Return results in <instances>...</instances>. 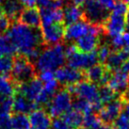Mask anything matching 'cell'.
Returning a JSON list of instances; mask_svg holds the SVG:
<instances>
[{
	"label": "cell",
	"mask_w": 129,
	"mask_h": 129,
	"mask_svg": "<svg viewBox=\"0 0 129 129\" xmlns=\"http://www.w3.org/2000/svg\"><path fill=\"white\" fill-rule=\"evenodd\" d=\"M65 29L61 24H53V25H43L41 30V35L43 42L46 44L55 45L60 43L64 38Z\"/></svg>",
	"instance_id": "11"
},
{
	"label": "cell",
	"mask_w": 129,
	"mask_h": 129,
	"mask_svg": "<svg viewBox=\"0 0 129 129\" xmlns=\"http://www.w3.org/2000/svg\"><path fill=\"white\" fill-rule=\"evenodd\" d=\"M19 94L31 101L36 106L47 104L50 99V96L44 90L43 83L40 79L35 78L25 83H22L19 88Z\"/></svg>",
	"instance_id": "5"
},
{
	"label": "cell",
	"mask_w": 129,
	"mask_h": 129,
	"mask_svg": "<svg viewBox=\"0 0 129 129\" xmlns=\"http://www.w3.org/2000/svg\"><path fill=\"white\" fill-rule=\"evenodd\" d=\"M56 79V75L53 71H43L40 72V80L43 83L50 82L52 80Z\"/></svg>",
	"instance_id": "39"
},
{
	"label": "cell",
	"mask_w": 129,
	"mask_h": 129,
	"mask_svg": "<svg viewBox=\"0 0 129 129\" xmlns=\"http://www.w3.org/2000/svg\"><path fill=\"white\" fill-rule=\"evenodd\" d=\"M5 1H8V0H0V3H1V2H3V3H4Z\"/></svg>",
	"instance_id": "50"
},
{
	"label": "cell",
	"mask_w": 129,
	"mask_h": 129,
	"mask_svg": "<svg viewBox=\"0 0 129 129\" xmlns=\"http://www.w3.org/2000/svg\"><path fill=\"white\" fill-rule=\"evenodd\" d=\"M65 54L69 66L78 71L88 70L91 66L97 64L98 61L96 51L91 53H83L78 51L74 44H70L65 47Z\"/></svg>",
	"instance_id": "3"
},
{
	"label": "cell",
	"mask_w": 129,
	"mask_h": 129,
	"mask_svg": "<svg viewBox=\"0 0 129 129\" xmlns=\"http://www.w3.org/2000/svg\"><path fill=\"white\" fill-rule=\"evenodd\" d=\"M73 106L72 94L69 90H60L55 93L48 103V113L52 117H59L71 110Z\"/></svg>",
	"instance_id": "6"
},
{
	"label": "cell",
	"mask_w": 129,
	"mask_h": 129,
	"mask_svg": "<svg viewBox=\"0 0 129 129\" xmlns=\"http://www.w3.org/2000/svg\"><path fill=\"white\" fill-rule=\"evenodd\" d=\"M73 107H74V109L77 110L78 112H80L81 114L83 115H88L92 113V111L94 110V108L90 103H88L86 101L83 100H77L75 101V103L73 104Z\"/></svg>",
	"instance_id": "30"
},
{
	"label": "cell",
	"mask_w": 129,
	"mask_h": 129,
	"mask_svg": "<svg viewBox=\"0 0 129 129\" xmlns=\"http://www.w3.org/2000/svg\"><path fill=\"white\" fill-rule=\"evenodd\" d=\"M55 75L58 83L70 86L80 82L83 77L82 73L80 71L75 70L70 66H62L59 69H57L55 73Z\"/></svg>",
	"instance_id": "14"
},
{
	"label": "cell",
	"mask_w": 129,
	"mask_h": 129,
	"mask_svg": "<svg viewBox=\"0 0 129 129\" xmlns=\"http://www.w3.org/2000/svg\"><path fill=\"white\" fill-rule=\"evenodd\" d=\"M108 87L113 90L116 94L117 93L125 92L128 89L129 75L128 73L123 71L122 69H119L109 75V78L108 81Z\"/></svg>",
	"instance_id": "13"
},
{
	"label": "cell",
	"mask_w": 129,
	"mask_h": 129,
	"mask_svg": "<svg viewBox=\"0 0 129 129\" xmlns=\"http://www.w3.org/2000/svg\"><path fill=\"white\" fill-rule=\"evenodd\" d=\"M128 89H129V84H128Z\"/></svg>",
	"instance_id": "52"
},
{
	"label": "cell",
	"mask_w": 129,
	"mask_h": 129,
	"mask_svg": "<svg viewBox=\"0 0 129 129\" xmlns=\"http://www.w3.org/2000/svg\"><path fill=\"white\" fill-rule=\"evenodd\" d=\"M123 43H124V48L123 49H129V31L122 34Z\"/></svg>",
	"instance_id": "43"
},
{
	"label": "cell",
	"mask_w": 129,
	"mask_h": 129,
	"mask_svg": "<svg viewBox=\"0 0 129 129\" xmlns=\"http://www.w3.org/2000/svg\"><path fill=\"white\" fill-rule=\"evenodd\" d=\"M71 93H74L79 100L86 101L93 107L94 110H100L102 102L99 95V90L96 84L90 81H80L75 85L69 87Z\"/></svg>",
	"instance_id": "4"
},
{
	"label": "cell",
	"mask_w": 129,
	"mask_h": 129,
	"mask_svg": "<svg viewBox=\"0 0 129 129\" xmlns=\"http://www.w3.org/2000/svg\"><path fill=\"white\" fill-rule=\"evenodd\" d=\"M104 122H102L100 117L93 113L85 115L83 120V125L86 129H100Z\"/></svg>",
	"instance_id": "28"
},
{
	"label": "cell",
	"mask_w": 129,
	"mask_h": 129,
	"mask_svg": "<svg viewBox=\"0 0 129 129\" xmlns=\"http://www.w3.org/2000/svg\"><path fill=\"white\" fill-rule=\"evenodd\" d=\"M73 4L75 5H77V6H81V5H84V3L86 2V0H71Z\"/></svg>",
	"instance_id": "45"
},
{
	"label": "cell",
	"mask_w": 129,
	"mask_h": 129,
	"mask_svg": "<svg viewBox=\"0 0 129 129\" xmlns=\"http://www.w3.org/2000/svg\"><path fill=\"white\" fill-rule=\"evenodd\" d=\"M30 129H51L52 121L48 112L43 109H35L29 115Z\"/></svg>",
	"instance_id": "16"
},
{
	"label": "cell",
	"mask_w": 129,
	"mask_h": 129,
	"mask_svg": "<svg viewBox=\"0 0 129 129\" xmlns=\"http://www.w3.org/2000/svg\"><path fill=\"white\" fill-rule=\"evenodd\" d=\"M99 95H100V99L102 104H108L112 101H114L116 98V93L111 90L109 87H103L100 90H99Z\"/></svg>",
	"instance_id": "31"
},
{
	"label": "cell",
	"mask_w": 129,
	"mask_h": 129,
	"mask_svg": "<svg viewBox=\"0 0 129 129\" xmlns=\"http://www.w3.org/2000/svg\"><path fill=\"white\" fill-rule=\"evenodd\" d=\"M11 129H30L29 118L25 114H15L11 117Z\"/></svg>",
	"instance_id": "27"
},
{
	"label": "cell",
	"mask_w": 129,
	"mask_h": 129,
	"mask_svg": "<svg viewBox=\"0 0 129 129\" xmlns=\"http://www.w3.org/2000/svg\"><path fill=\"white\" fill-rule=\"evenodd\" d=\"M84 16L90 24L99 25L108 19V10H106L97 0H86L83 5Z\"/></svg>",
	"instance_id": "8"
},
{
	"label": "cell",
	"mask_w": 129,
	"mask_h": 129,
	"mask_svg": "<svg viewBox=\"0 0 129 129\" xmlns=\"http://www.w3.org/2000/svg\"><path fill=\"white\" fill-rule=\"evenodd\" d=\"M128 5H126L124 2L122 1H117L115 6L113 7V9L111 10L112 12H115V13H118V14H122V15H125L127 13V11H128Z\"/></svg>",
	"instance_id": "37"
},
{
	"label": "cell",
	"mask_w": 129,
	"mask_h": 129,
	"mask_svg": "<svg viewBox=\"0 0 129 129\" xmlns=\"http://www.w3.org/2000/svg\"><path fill=\"white\" fill-rule=\"evenodd\" d=\"M122 102L121 100H117L115 99L114 101H112L110 103H108L105 106L104 108H102L100 109V119L102 120V122H104L105 123H111L114 122L118 117L121 115L122 109Z\"/></svg>",
	"instance_id": "15"
},
{
	"label": "cell",
	"mask_w": 129,
	"mask_h": 129,
	"mask_svg": "<svg viewBox=\"0 0 129 129\" xmlns=\"http://www.w3.org/2000/svg\"><path fill=\"white\" fill-rule=\"evenodd\" d=\"M52 129H74L71 126L69 125L67 122H64V120L61 118H57L55 119L52 122Z\"/></svg>",
	"instance_id": "40"
},
{
	"label": "cell",
	"mask_w": 129,
	"mask_h": 129,
	"mask_svg": "<svg viewBox=\"0 0 129 129\" xmlns=\"http://www.w3.org/2000/svg\"><path fill=\"white\" fill-rule=\"evenodd\" d=\"M79 129H86V128H79Z\"/></svg>",
	"instance_id": "51"
},
{
	"label": "cell",
	"mask_w": 129,
	"mask_h": 129,
	"mask_svg": "<svg viewBox=\"0 0 129 129\" xmlns=\"http://www.w3.org/2000/svg\"><path fill=\"white\" fill-rule=\"evenodd\" d=\"M13 59L11 57L0 55V75H7L11 73L13 66Z\"/></svg>",
	"instance_id": "29"
},
{
	"label": "cell",
	"mask_w": 129,
	"mask_h": 129,
	"mask_svg": "<svg viewBox=\"0 0 129 129\" xmlns=\"http://www.w3.org/2000/svg\"><path fill=\"white\" fill-rule=\"evenodd\" d=\"M125 22H126V27L129 29V9L127 11V13L125 14Z\"/></svg>",
	"instance_id": "46"
},
{
	"label": "cell",
	"mask_w": 129,
	"mask_h": 129,
	"mask_svg": "<svg viewBox=\"0 0 129 129\" xmlns=\"http://www.w3.org/2000/svg\"><path fill=\"white\" fill-rule=\"evenodd\" d=\"M129 54L125 49L111 52L110 56L106 61L107 68L109 70H113V71L119 70L121 67H122V65L124 64V62L127 60Z\"/></svg>",
	"instance_id": "21"
},
{
	"label": "cell",
	"mask_w": 129,
	"mask_h": 129,
	"mask_svg": "<svg viewBox=\"0 0 129 129\" xmlns=\"http://www.w3.org/2000/svg\"><path fill=\"white\" fill-rule=\"evenodd\" d=\"M110 44L111 46L117 49V50H122L124 48V43H123V38L122 35L116 37H112L110 40Z\"/></svg>",
	"instance_id": "38"
},
{
	"label": "cell",
	"mask_w": 129,
	"mask_h": 129,
	"mask_svg": "<svg viewBox=\"0 0 129 129\" xmlns=\"http://www.w3.org/2000/svg\"><path fill=\"white\" fill-rule=\"evenodd\" d=\"M11 27V20L4 14L2 9L0 7V34L7 32Z\"/></svg>",
	"instance_id": "35"
},
{
	"label": "cell",
	"mask_w": 129,
	"mask_h": 129,
	"mask_svg": "<svg viewBox=\"0 0 129 129\" xmlns=\"http://www.w3.org/2000/svg\"><path fill=\"white\" fill-rule=\"evenodd\" d=\"M66 61L65 47L58 43L44 48L41 51L39 57L35 60L36 69L43 71H57L63 66Z\"/></svg>",
	"instance_id": "2"
},
{
	"label": "cell",
	"mask_w": 129,
	"mask_h": 129,
	"mask_svg": "<svg viewBox=\"0 0 129 129\" xmlns=\"http://www.w3.org/2000/svg\"><path fill=\"white\" fill-rule=\"evenodd\" d=\"M97 53V57H98V60L101 61V62H105L107 59L108 58V57L110 56L111 54V50H110V47L107 45V44H104L102 46L99 47L98 51L96 52Z\"/></svg>",
	"instance_id": "34"
},
{
	"label": "cell",
	"mask_w": 129,
	"mask_h": 129,
	"mask_svg": "<svg viewBox=\"0 0 129 129\" xmlns=\"http://www.w3.org/2000/svg\"><path fill=\"white\" fill-rule=\"evenodd\" d=\"M101 32H102V28L99 25H97L96 28L93 31L88 33L87 35L77 40L75 45L78 49V51L83 52V53L94 52L99 44V37H100Z\"/></svg>",
	"instance_id": "12"
},
{
	"label": "cell",
	"mask_w": 129,
	"mask_h": 129,
	"mask_svg": "<svg viewBox=\"0 0 129 129\" xmlns=\"http://www.w3.org/2000/svg\"><path fill=\"white\" fill-rule=\"evenodd\" d=\"M34 75H35V68L27 58H25V57H19L13 61L11 75L16 82H27L33 79Z\"/></svg>",
	"instance_id": "7"
},
{
	"label": "cell",
	"mask_w": 129,
	"mask_h": 129,
	"mask_svg": "<svg viewBox=\"0 0 129 129\" xmlns=\"http://www.w3.org/2000/svg\"><path fill=\"white\" fill-rule=\"evenodd\" d=\"M124 113L129 115V102H127V103L124 105Z\"/></svg>",
	"instance_id": "47"
},
{
	"label": "cell",
	"mask_w": 129,
	"mask_h": 129,
	"mask_svg": "<svg viewBox=\"0 0 129 129\" xmlns=\"http://www.w3.org/2000/svg\"><path fill=\"white\" fill-rule=\"evenodd\" d=\"M1 9L8 18L15 21L20 18V15L23 11V5L19 0H8L4 2Z\"/></svg>",
	"instance_id": "22"
},
{
	"label": "cell",
	"mask_w": 129,
	"mask_h": 129,
	"mask_svg": "<svg viewBox=\"0 0 129 129\" xmlns=\"http://www.w3.org/2000/svg\"><path fill=\"white\" fill-rule=\"evenodd\" d=\"M100 129H113V128H111L110 125L109 124H108V123H103V125L101 126V128Z\"/></svg>",
	"instance_id": "48"
},
{
	"label": "cell",
	"mask_w": 129,
	"mask_h": 129,
	"mask_svg": "<svg viewBox=\"0 0 129 129\" xmlns=\"http://www.w3.org/2000/svg\"><path fill=\"white\" fill-rule=\"evenodd\" d=\"M7 36L14 45L16 52L27 58L36 60L40 55V46L43 43L41 31L20 23H14L8 30Z\"/></svg>",
	"instance_id": "1"
},
{
	"label": "cell",
	"mask_w": 129,
	"mask_h": 129,
	"mask_svg": "<svg viewBox=\"0 0 129 129\" xmlns=\"http://www.w3.org/2000/svg\"><path fill=\"white\" fill-rule=\"evenodd\" d=\"M122 70L127 73H129V57L127 58V60L124 62V64L122 65Z\"/></svg>",
	"instance_id": "44"
},
{
	"label": "cell",
	"mask_w": 129,
	"mask_h": 129,
	"mask_svg": "<svg viewBox=\"0 0 129 129\" xmlns=\"http://www.w3.org/2000/svg\"><path fill=\"white\" fill-rule=\"evenodd\" d=\"M16 53L14 45L8 36L0 34V55L11 57Z\"/></svg>",
	"instance_id": "26"
},
{
	"label": "cell",
	"mask_w": 129,
	"mask_h": 129,
	"mask_svg": "<svg viewBox=\"0 0 129 129\" xmlns=\"http://www.w3.org/2000/svg\"><path fill=\"white\" fill-rule=\"evenodd\" d=\"M15 93V85L7 75H0V98H11Z\"/></svg>",
	"instance_id": "24"
},
{
	"label": "cell",
	"mask_w": 129,
	"mask_h": 129,
	"mask_svg": "<svg viewBox=\"0 0 129 129\" xmlns=\"http://www.w3.org/2000/svg\"><path fill=\"white\" fill-rule=\"evenodd\" d=\"M23 7L25 8H35L38 0H19Z\"/></svg>",
	"instance_id": "42"
},
{
	"label": "cell",
	"mask_w": 129,
	"mask_h": 129,
	"mask_svg": "<svg viewBox=\"0 0 129 129\" xmlns=\"http://www.w3.org/2000/svg\"><path fill=\"white\" fill-rule=\"evenodd\" d=\"M0 129H11V117L10 112L0 109Z\"/></svg>",
	"instance_id": "33"
},
{
	"label": "cell",
	"mask_w": 129,
	"mask_h": 129,
	"mask_svg": "<svg viewBox=\"0 0 129 129\" xmlns=\"http://www.w3.org/2000/svg\"><path fill=\"white\" fill-rule=\"evenodd\" d=\"M97 25H93L85 21H79L75 24L67 25L64 32V38L69 42L77 41L81 37L87 35L88 33L93 31L96 28Z\"/></svg>",
	"instance_id": "9"
},
{
	"label": "cell",
	"mask_w": 129,
	"mask_h": 129,
	"mask_svg": "<svg viewBox=\"0 0 129 129\" xmlns=\"http://www.w3.org/2000/svg\"><path fill=\"white\" fill-rule=\"evenodd\" d=\"M42 25H48L53 24H61L63 21L62 9H44L40 10Z\"/></svg>",
	"instance_id": "18"
},
{
	"label": "cell",
	"mask_w": 129,
	"mask_h": 129,
	"mask_svg": "<svg viewBox=\"0 0 129 129\" xmlns=\"http://www.w3.org/2000/svg\"><path fill=\"white\" fill-rule=\"evenodd\" d=\"M62 119L64 120L65 122H67L69 125L72 128H77L80 125L83 124V120H84V116L81 114L80 112H78L75 109H71L68 112H66L63 116Z\"/></svg>",
	"instance_id": "25"
},
{
	"label": "cell",
	"mask_w": 129,
	"mask_h": 129,
	"mask_svg": "<svg viewBox=\"0 0 129 129\" xmlns=\"http://www.w3.org/2000/svg\"><path fill=\"white\" fill-rule=\"evenodd\" d=\"M99 3L106 9V10H112L113 7L115 6V4L117 2V0H97Z\"/></svg>",
	"instance_id": "41"
},
{
	"label": "cell",
	"mask_w": 129,
	"mask_h": 129,
	"mask_svg": "<svg viewBox=\"0 0 129 129\" xmlns=\"http://www.w3.org/2000/svg\"><path fill=\"white\" fill-rule=\"evenodd\" d=\"M19 19L22 24L33 28H37L42 24L41 12L36 8H25L23 10Z\"/></svg>",
	"instance_id": "17"
},
{
	"label": "cell",
	"mask_w": 129,
	"mask_h": 129,
	"mask_svg": "<svg viewBox=\"0 0 129 129\" xmlns=\"http://www.w3.org/2000/svg\"><path fill=\"white\" fill-rule=\"evenodd\" d=\"M87 78L89 81L92 83H101V84H106L108 83L109 75L106 71V68H104L102 65L95 64L89 68L86 72Z\"/></svg>",
	"instance_id": "19"
},
{
	"label": "cell",
	"mask_w": 129,
	"mask_h": 129,
	"mask_svg": "<svg viewBox=\"0 0 129 129\" xmlns=\"http://www.w3.org/2000/svg\"><path fill=\"white\" fill-rule=\"evenodd\" d=\"M43 88H44L45 92L51 97L57 92V88H58V82L57 81V79H54L50 82L43 83Z\"/></svg>",
	"instance_id": "36"
},
{
	"label": "cell",
	"mask_w": 129,
	"mask_h": 129,
	"mask_svg": "<svg viewBox=\"0 0 129 129\" xmlns=\"http://www.w3.org/2000/svg\"><path fill=\"white\" fill-rule=\"evenodd\" d=\"M35 108H36V105L21 94L15 96V98L13 99L12 109L15 111L16 114L31 113L33 110H35Z\"/></svg>",
	"instance_id": "23"
},
{
	"label": "cell",
	"mask_w": 129,
	"mask_h": 129,
	"mask_svg": "<svg viewBox=\"0 0 129 129\" xmlns=\"http://www.w3.org/2000/svg\"><path fill=\"white\" fill-rule=\"evenodd\" d=\"M121 1L124 2V3H125L126 5H129V0H121Z\"/></svg>",
	"instance_id": "49"
},
{
	"label": "cell",
	"mask_w": 129,
	"mask_h": 129,
	"mask_svg": "<svg viewBox=\"0 0 129 129\" xmlns=\"http://www.w3.org/2000/svg\"><path fill=\"white\" fill-rule=\"evenodd\" d=\"M113 129H129V115L122 113L114 122Z\"/></svg>",
	"instance_id": "32"
},
{
	"label": "cell",
	"mask_w": 129,
	"mask_h": 129,
	"mask_svg": "<svg viewBox=\"0 0 129 129\" xmlns=\"http://www.w3.org/2000/svg\"><path fill=\"white\" fill-rule=\"evenodd\" d=\"M83 17H84V11L80 6L72 3L67 5L63 10V22L67 25L81 21Z\"/></svg>",
	"instance_id": "20"
},
{
	"label": "cell",
	"mask_w": 129,
	"mask_h": 129,
	"mask_svg": "<svg viewBox=\"0 0 129 129\" xmlns=\"http://www.w3.org/2000/svg\"><path fill=\"white\" fill-rule=\"evenodd\" d=\"M125 28V15L118 14L111 11V13L108 15V19L105 22V30L107 34L110 38L120 36L124 33Z\"/></svg>",
	"instance_id": "10"
}]
</instances>
